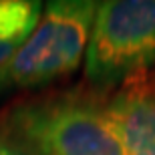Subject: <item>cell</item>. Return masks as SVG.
Here are the masks:
<instances>
[{
	"label": "cell",
	"mask_w": 155,
	"mask_h": 155,
	"mask_svg": "<svg viewBox=\"0 0 155 155\" xmlns=\"http://www.w3.org/2000/svg\"><path fill=\"white\" fill-rule=\"evenodd\" d=\"M155 63V0L99 2L85 52V75L97 87L123 83Z\"/></svg>",
	"instance_id": "obj_2"
},
{
	"label": "cell",
	"mask_w": 155,
	"mask_h": 155,
	"mask_svg": "<svg viewBox=\"0 0 155 155\" xmlns=\"http://www.w3.org/2000/svg\"><path fill=\"white\" fill-rule=\"evenodd\" d=\"M40 14L42 4L36 0H0V67L24 45Z\"/></svg>",
	"instance_id": "obj_5"
},
{
	"label": "cell",
	"mask_w": 155,
	"mask_h": 155,
	"mask_svg": "<svg viewBox=\"0 0 155 155\" xmlns=\"http://www.w3.org/2000/svg\"><path fill=\"white\" fill-rule=\"evenodd\" d=\"M18 131L40 155H121L115 133L107 123L105 105L87 99L26 107L14 117Z\"/></svg>",
	"instance_id": "obj_3"
},
{
	"label": "cell",
	"mask_w": 155,
	"mask_h": 155,
	"mask_svg": "<svg viewBox=\"0 0 155 155\" xmlns=\"http://www.w3.org/2000/svg\"><path fill=\"white\" fill-rule=\"evenodd\" d=\"M97 6L93 0L48 2L24 45L0 67V95L73 73L87 52Z\"/></svg>",
	"instance_id": "obj_1"
},
{
	"label": "cell",
	"mask_w": 155,
	"mask_h": 155,
	"mask_svg": "<svg viewBox=\"0 0 155 155\" xmlns=\"http://www.w3.org/2000/svg\"><path fill=\"white\" fill-rule=\"evenodd\" d=\"M0 155H40V151L12 129L8 133H0Z\"/></svg>",
	"instance_id": "obj_6"
},
{
	"label": "cell",
	"mask_w": 155,
	"mask_h": 155,
	"mask_svg": "<svg viewBox=\"0 0 155 155\" xmlns=\"http://www.w3.org/2000/svg\"><path fill=\"white\" fill-rule=\"evenodd\" d=\"M121 155H155V75L143 71L121 83L105 105Z\"/></svg>",
	"instance_id": "obj_4"
}]
</instances>
